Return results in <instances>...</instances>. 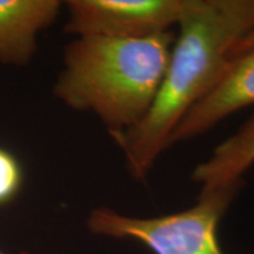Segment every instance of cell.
Here are the masks:
<instances>
[{"label": "cell", "mask_w": 254, "mask_h": 254, "mask_svg": "<svg viewBox=\"0 0 254 254\" xmlns=\"http://www.w3.org/2000/svg\"><path fill=\"white\" fill-rule=\"evenodd\" d=\"M151 110L138 125L110 133L126 168L145 182L177 126L221 80L233 47L254 27V0H187Z\"/></svg>", "instance_id": "6da1fadb"}, {"label": "cell", "mask_w": 254, "mask_h": 254, "mask_svg": "<svg viewBox=\"0 0 254 254\" xmlns=\"http://www.w3.org/2000/svg\"><path fill=\"white\" fill-rule=\"evenodd\" d=\"M172 31L139 39L77 37L64 50L53 94L77 112H91L109 133L138 125L151 110L170 62Z\"/></svg>", "instance_id": "7a4b0ae2"}, {"label": "cell", "mask_w": 254, "mask_h": 254, "mask_svg": "<svg viewBox=\"0 0 254 254\" xmlns=\"http://www.w3.org/2000/svg\"><path fill=\"white\" fill-rule=\"evenodd\" d=\"M245 180L200 190L192 207L157 218L127 217L107 207L92 212L87 225L99 236L133 239L154 254H224L218 227Z\"/></svg>", "instance_id": "3957f363"}, {"label": "cell", "mask_w": 254, "mask_h": 254, "mask_svg": "<svg viewBox=\"0 0 254 254\" xmlns=\"http://www.w3.org/2000/svg\"><path fill=\"white\" fill-rule=\"evenodd\" d=\"M187 0H68L64 32L75 37L139 39L171 31Z\"/></svg>", "instance_id": "277c9868"}, {"label": "cell", "mask_w": 254, "mask_h": 254, "mask_svg": "<svg viewBox=\"0 0 254 254\" xmlns=\"http://www.w3.org/2000/svg\"><path fill=\"white\" fill-rule=\"evenodd\" d=\"M254 105V50L232 59L221 80L177 126L168 148L206 134L238 111Z\"/></svg>", "instance_id": "5b68a950"}, {"label": "cell", "mask_w": 254, "mask_h": 254, "mask_svg": "<svg viewBox=\"0 0 254 254\" xmlns=\"http://www.w3.org/2000/svg\"><path fill=\"white\" fill-rule=\"evenodd\" d=\"M62 7L59 0H0V64L28 65L38 33L55 23Z\"/></svg>", "instance_id": "8992f818"}, {"label": "cell", "mask_w": 254, "mask_h": 254, "mask_svg": "<svg viewBox=\"0 0 254 254\" xmlns=\"http://www.w3.org/2000/svg\"><path fill=\"white\" fill-rule=\"evenodd\" d=\"M254 164V113L236 133L220 142L205 161L196 165L190 178L201 190L244 180Z\"/></svg>", "instance_id": "52a82bcc"}, {"label": "cell", "mask_w": 254, "mask_h": 254, "mask_svg": "<svg viewBox=\"0 0 254 254\" xmlns=\"http://www.w3.org/2000/svg\"><path fill=\"white\" fill-rule=\"evenodd\" d=\"M23 183L19 161L8 151L0 147V205L14 198Z\"/></svg>", "instance_id": "ba28073f"}, {"label": "cell", "mask_w": 254, "mask_h": 254, "mask_svg": "<svg viewBox=\"0 0 254 254\" xmlns=\"http://www.w3.org/2000/svg\"><path fill=\"white\" fill-rule=\"evenodd\" d=\"M254 50V27L251 30L249 33L245 34L241 39L238 41L237 45L233 47L231 53V60L237 58L241 55L250 52V51Z\"/></svg>", "instance_id": "9c48e42d"}, {"label": "cell", "mask_w": 254, "mask_h": 254, "mask_svg": "<svg viewBox=\"0 0 254 254\" xmlns=\"http://www.w3.org/2000/svg\"><path fill=\"white\" fill-rule=\"evenodd\" d=\"M0 254H5V253H2V252H0ZM23 254H26V253H23Z\"/></svg>", "instance_id": "30bf717a"}]
</instances>
